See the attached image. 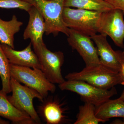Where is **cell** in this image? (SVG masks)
I'll return each mask as SVG.
<instances>
[{"instance_id": "cell-1", "label": "cell", "mask_w": 124, "mask_h": 124, "mask_svg": "<svg viewBox=\"0 0 124 124\" xmlns=\"http://www.w3.org/2000/svg\"><path fill=\"white\" fill-rule=\"evenodd\" d=\"M28 2L40 13L46 26L45 34L56 36L59 33L67 36L69 28L63 19L65 0H23Z\"/></svg>"}, {"instance_id": "cell-2", "label": "cell", "mask_w": 124, "mask_h": 124, "mask_svg": "<svg viewBox=\"0 0 124 124\" xmlns=\"http://www.w3.org/2000/svg\"><path fill=\"white\" fill-rule=\"evenodd\" d=\"M67 80H77L87 82L100 88L108 90L121 84L119 73L101 64L85 66L79 72L68 73Z\"/></svg>"}, {"instance_id": "cell-3", "label": "cell", "mask_w": 124, "mask_h": 124, "mask_svg": "<svg viewBox=\"0 0 124 124\" xmlns=\"http://www.w3.org/2000/svg\"><path fill=\"white\" fill-rule=\"evenodd\" d=\"M102 13L64 7L63 19L68 28L91 37L98 33Z\"/></svg>"}, {"instance_id": "cell-4", "label": "cell", "mask_w": 124, "mask_h": 124, "mask_svg": "<svg viewBox=\"0 0 124 124\" xmlns=\"http://www.w3.org/2000/svg\"><path fill=\"white\" fill-rule=\"evenodd\" d=\"M11 77L20 83L37 91L43 98L49 92L56 90L54 84L50 82L40 69L10 64Z\"/></svg>"}, {"instance_id": "cell-5", "label": "cell", "mask_w": 124, "mask_h": 124, "mask_svg": "<svg viewBox=\"0 0 124 124\" xmlns=\"http://www.w3.org/2000/svg\"><path fill=\"white\" fill-rule=\"evenodd\" d=\"M10 86L12 94L7 96L9 102L19 110L27 113L35 122L40 124L41 119L33 104L35 99L42 102L43 98L40 94L33 89L20 84L11 77Z\"/></svg>"}, {"instance_id": "cell-6", "label": "cell", "mask_w": 124, "mask_h": 124, "mask_svg": "<svg viewBox=\"0 0 124 124\" xmlns=\"http://www.w3.org/2000/svg\"><path fill=\"white\" fill-rule=\"evenodd\" d=\"M62 90H67L79 94L85 102H89L97 107L109 100L117 93L115 87L109 89L98 88L82 81L67 80L59 85Z\"/></svg>"}, {"instance_id": "cell-7", "label": "cell", "mask_w": 124, "mask_h": 124, "mask_svg": "<svg viewBox=\"0 0 124 124\" xmlns=\"http://www.w3.org/2000/svg\"><path fill=\"white\" fill-rule=\"evenodd\" d=\"M40 63L41 70L48 80L53 84L59 85L65 81L62 73L64 62L62 51L52 52L45 44L33 48Z\"/></svg>"}, {"instance_id": "cell-8", "label": "cell", "mask_w": 124, "mask_h": 124, "mask_svg": "<svg viewBox=\"0 0 124 124\" xmlns=\"http://www.w3.org/2000/svg\"><path fill=\"white\" fill-rule=\"evenodd\" d=\"M98 33L108 36L116 46L124 47L123 11L117 9L102 12Z\"/></svg>"}, {"instance_id": "cell-9", "label": "cell", "mask_w": 124, "mask_h": 124, "mask_svg": "<svg viewBox=\"0 0 124 124\" xmlns=\"http://www.w3.org/2000/svg\"><path fill=\"white\" fill-rule=\"evenodd\" d=\"M67 37L69 45L81 56L85 66L100 64L97 48L90 37L70 28Z\"/></svg>"}, {"instance_id": "cell-10", "label": "cell", "mask_w": 124, "mask_h": 124, "mask_svg": "<svg viewBox=\"0 0 124 124\" xmlns=\"http://www.w3.org/2000/svg\"><path fill=\"white\" fill-rule=\"evenodd\" d=\"M103 34H95L91 37L96 45L101 64L113 70L119 72L123 62L122 51H115Z\"/></svg>"}, {"instance_id": "cell-11", "label": "cell", "mask_w": 124, "mask_h": 124, "mask_svg": "<svg viewBox=\"0 0 124 124\" xmlns=\"http://www.w3.org/2000/svg\"><path fill=\"white\" fill-rule=\"evenodd\" d=\"M28 24L24 30L23 34L24 40L30 39L33 48L44 44L43 35L45 33L46 26L43 16L33 6L29 11Z\"/></svg>"}, {"instance_id": "cell-12", "label": "cell", "mask_w": 124, "mask_h": 124, "mask_svg": "<svg viewBox=\"0 0 124 124\" xmlns=\"http://www.w3.org/2000/svg\"><path fill=\"white\" fill-rule=\"evenodd\" d=\"M31 46V42L23 50L18 51L7 45L1 44L3 51L10 63L20 66L41 69L39 61L35 52L32 51Z\"/></svg>"}, {"instance_id": "cell-13", "label": "cell", "mask_w": 124, "mask_h": 124, "mask_svg": "<svg viewBox=\"0 0 124 124\" xmlns=\"http://www.w3.org/2000/svg\"><path fill=\"white\" fill-rule=\"evenodd\" d=\"M48 96L41 102L42 103L38 107L37 113L46 124L63 123L66 118L63 104L55 98Z\"/></svg>"}, {"instance_id": "cell-14", "label": "cell", "mask_w": 124, "mask_h": 124, "mask_svg": "<svg viewBox=\"0 0 124 124\" xmlns=\"http://www.w3.org/2000/svg\"><path fill=\"white\" fill-rule=\"evenodd\" d=\"M0 116L15 124H35L27 113L19 110L7 99V94L0 90Z\"/></svg>"}, {"instance_id": "cell-15", "label": "cell", "mask_w": 124, "mask_h": 124, "mask_svg": "<svg viewBox=\"0 0 124 124\" xmlns=\"http://www.w3.org/2000/svg\"><path fill=\"white\" fill-rule=\"evenodd\" d=\"M95 115L98 118L106 121L112 117L124 118V101L119 98L110 99L95 107Z\"/></svg>"}, {"instance_id": "cell-16", "label": "cell", "mask_w": 124, "mask_h": 124, "mask_svg": "<svg viewBox=\"0 0 124 124\" xmlns=\"http://www.w3.org/2000/svg\"><path fill=\"white\" fill-rule=\"evenodd\" d=\"M22 22L18 20L15 15L9 21H5L0 18V42L14 49V36L20 31Z\"/></svg>"}, {"instance_id": "cell-17", "label": "cell", "mask_w": 124, "mask_h": 124, "mask_svg": "<svg viewBox=\"0 0 124 124\" xmlns=\"http://www.w3.org/2000/svg\"><path fill=\"white\" fill-rule=\"evenodd\" d=\"M64 7L103 12L114 9L105 0H65Z\"/></svg>"}, {"instance_id": "cell-18", "label": "cell", "mask_w": 124, "mask_h": 124, "mask_svg": "<svg viewBox=\"0 0 124 124\" xmlns=\"http://www.w3.org/2000/svg\"><path fill=\"white\" fill-rule=\"evenodd\" d=\"M95 107L94 105L89 102H85L84 105L80 106L77 120L74 124H98L107 121L96 116Z\"/></svg>"}, {"instance_id": "cell-19", "label": "cell", "mask_w": 124, "mask_h": 124, "mask_svg": "<svg viewBox=\"0 0 124 124\" xmlns=\"http://www.w3.org/2000/svg\"><path fill=\"white\" fill-rule=\"evenodd\" d=\"M9 62L5 54L0 42V78L2 82L1 91L6 94L11 93Z\"/></svg>"}, {"instance_id": "cell-20", "label": "cell", "mask_w": 124, "mask_h": 124, "mask_svg": "<svg viewBox=\"0 0 124 124\" xmlns=\"http://www.w3.org/2000/svg\"><path fill=\"white\" fill-rule=\"evenodd\" d=\"M32 6L23 0H0V8H18L28 12Z\"/></svg>"}, {"instance_id": "cell-21", "label": "cell", "mask_w": 124, "mask_h": 124, "mask_svg": "<svg viewBox=\"0 0 124 124\" xmlns=\"http://www.w3.org/2000/svg\"><path fill=\"white\" fill-rule=\"evenodd\" d=\"M111 5L114 9L124 11V0H105Z\"/></svg>"}, {"instance_id": "cell-22", "label": "cell", "mask_w": 124, "mask_h": 124, "mask_svg": "<svg viewBox=\"0 0 124 124\" xmlns=\"http://www.w3.org/2000/svg\"><path fill=\"white\" fill-rule=\"evenodd\" d=\"M121 79V84L124 85V62L122 63L121 69L119 72Z\"/></svg>"}, {"instance_id": "cell-23", "label": "cell", "mask_w": 124, "mask_h": 124, "mask_svg": "<svg viewBox=\"0 0 124 124\" xmlns=\"http://www.w3.org/2000/svg\"><path fill=\"white\" fill-rule=\"evenodd\" d=\"M111 124H124V118L123 120L116 119L112 122Z\"/></svg>"}, {"instance_id": "cell-24", "label": "cell", "mask_w": 124, "mask_h": 124, "mask_svg": "<svg viewBox=\"0 0 124 124\" xmlns=\"http://www.w3.org/2000/svg\"><path fill=\"white\" fill-rule=\"evenodd\" d=\"M10 122L0 117V124H9Z\"/></svg>"}, {"instance_id": "cell-25", "label": "cell", "mask_w": 124, "mask_h": 124, "mask_svg": "<svg viewBox=\"0 0 124 124\" xmlns=\"http://www.w3.org/2000/svg\"><path fill=\"white\" fill-rule=\"evenodd\" d=\"M119 98L121 99V100L124 101V90L123 91V92H122L121 96Z\"/></svg>"}, {"instance_id": "cell-26", "label": "cell", "mask_w": 124, "mask_h": 124, "mask_svg": "<svg viewBox=\"0 0 124 124\" xmlns=\"http://www.w3.org/2000/svg\"><path fill=\"white\" fill-rule=\"evenodd\" d=\"M122 56L123 58V62H124V50L122 52Z\"/></svg>"}, {"instance_id": "cell-27", "label": "cell", "mask_w": 124, "mask_h": 124, "mask_svg": "<svg viewBox=\"0 0 124 124\" xmlns=\"http://www.w3.org/2000/svg\"><path fill=\"white\" fill-rule=\"evenodd\" d=\"M123 12H124V11H123Z\"/></svg>"}]
</instances>
